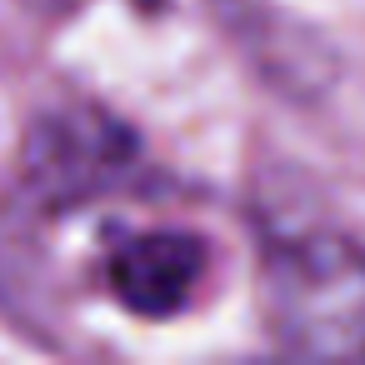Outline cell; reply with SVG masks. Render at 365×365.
Here are the masks:
<instances>
[{
    "label": "cell",
    "mask_w": 365,
    "mask_h": 365,
    "mask_svg": "<svg viewBox=\"0 0 365 365\" xmlns=\"http://www.w3.org/2000/svg\"><path fill=\"white\" fill-rule=\"evenodd\" d=\"M275 340L310 360H365V250L335 230H300L265 260Z\"/></svg>",
    "instance_id": "obj_1"
},
{
    "label": "cell",
    "mask_w": 365,
    "mask_h": 365,
    "mask_svg": "<svg viewBox=\"0 0 365 365\" xmlns=\"http://www.w3.org/2000/svg\"><path fill=\"white\" fill-rule=\"evenodd\" d=\"M130 155V140L110 125L96 120H46L41 130V150H36V180L51 195H76V190H101L120 160Z\"/></svg>",
    "instance_id": "obj_3"
},
{
    "label": "cell",
    "mask_w": 365,
    "mask_h": 365,
    "mask_svg": "<svg viewBox=\"0 0 365 365\" xmlns=\"http://www.w3.org/2000/svg\"><path fill=\"white\" fill-rule=\"evenodd\" d=\"M205 245L185 230H140V235H125L110 260H106V280H110V295L145 315V320H165V315H180L200 280H205Z\"/></svg>",
    "instance_id": "obj_2"
}]
</instances>
